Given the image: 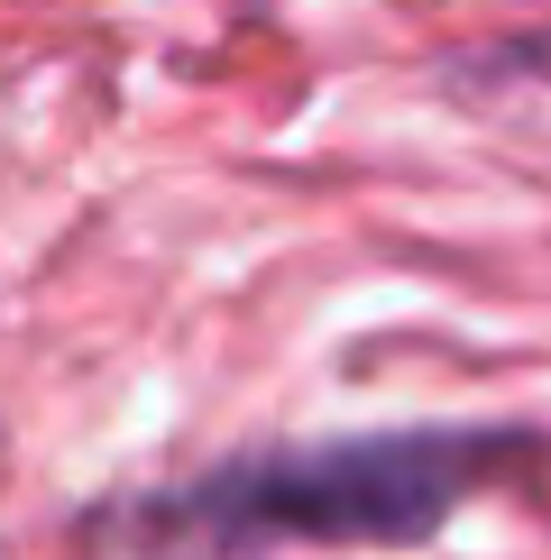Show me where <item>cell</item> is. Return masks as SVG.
<instances>
[{
  "instance_id": "6da1fadb",
  "label": "cell",
  "mask_w": 551,
  "mask_h": 560,
  "mask_svg": "<svg viewBox=\"0 0 551 560\" xmlns=\"http://www.w3.org/2000/svg\"><path fill=\"white\" fill-rule=\"evenodd\" d=\"M534 451L505 423H423V432H359V441H294L248 451L221 469L156 487L110 515L120 542L184 551H276V542H423L469 505L496 469Z\"/></svg>"
}]
</instances>
